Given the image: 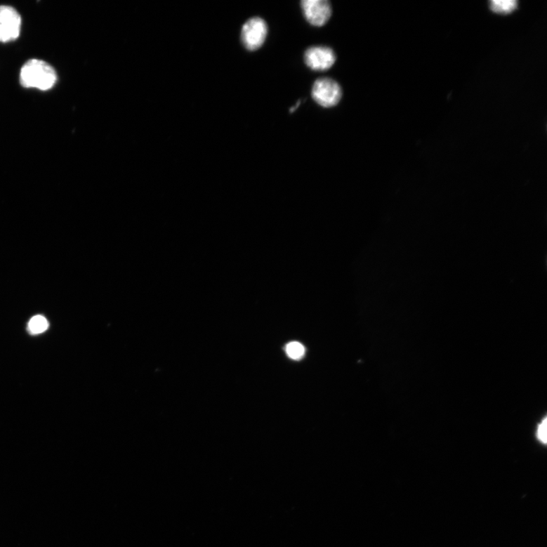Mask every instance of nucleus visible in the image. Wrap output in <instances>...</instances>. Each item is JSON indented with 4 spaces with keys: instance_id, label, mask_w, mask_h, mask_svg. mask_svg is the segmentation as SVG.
Wrapping results in <instances>:
<instances>
[{
    "instance_id": "obj_11",
    "label": "nucleus",
    "mask_w": 547,
    "mask_h": 547,
    "mask_svg": "<svg viewBox=\"0 0 547 547\" xmlns=\"http://www.w3.org/2000/svg\"><path fill=\"white\" fill-rule=\"evenodd\" d=\"M296 104H298V105H296L295 107H291V108L290 109V113H294V111L296 110V108H298V107L301 105V100H299V101L298 102V103H296Z\"/></svg>"
},
{
    "instance_id": "obj_2",
    "label": "nucleus",
    "mask_w": 547,
    "mask_h": 547,
    "mask_svg": "<svg viewBox=\"0 0 547 547\" xmlns=\"http://www.w3.org/2000/svg\"><path fill=\"white\" fill-rule=\"evenodd\" d=\"M312 98L324 108L336 106L342 98V90L338 83L329 78L315 81L312 88Z\"/></svg>"
},
{
    "instance_id": "obj_1",
    "label": "nucleus",
    "mask_w": 547,
    "mask_h": 547,
    "mask_svg": "<svg viewBox=\"0 0 547 547\" xmlns=\"http://www.w3.org/2000/svg\"><path fill=\"white\" fill-rule=\"evenodd\" d=\"M57 81V72L49 63L43 60H30L21 70L20 83L27 88L48 91L55 86Z\"/></svg>"
},
{
    "instance_id": "obj_6",
    "label": "nucleus",
    "mask_w": 547,
    "mask_h": 547,
    "mask_svg": "<svg viewBox=\"0 0 547 547\" xmlns=\"http://www.w3.org/2000/svg\"><path fill=\"white\" fill-rule=\"evenodd\" d=\"M336 61L334 51L324 46H314L304 53V62L313 71H327Z\"/></svg>"
},
{
    "instance_id": "obj_5",
    "label": "nucleus",
    "mask_w": 547,
    "mask_h": 547,
    "mask_svg": "<svg viewBox=\"0 0 547 547\" xmlns=\"http://www.w3.org/2000/svg\"><path fill=\"white\" fill-rule=\"evenodd\" d=\"M301 5L305 20L311 25L322 27L329 21L332 8L328 0H303Z\"/></svg>"
},
{
    "instance_id": "obj_3",
    "label": "nucleus",
    "mask_w": 547,
    "mask_h": 547,
    "mask_svg": "<svg viewBox=\"0 0 547 547\" xmlns=\"http://www.w3.org/2000/svg\"><path fill=\"white\" fill-rule=\"evenodd\" d=\"M268 31V25L263 18L259 17L250 18L243 26L241 40L248 51H257L265 44Z\"/></svg>"
},
{
    "instance_id": "obj_4",
    "label": "nucleus",
    "mask_w": 547,
    "mask_h": 547,
    "mask_svg": "<svg viewBox=\"0 0 547 547\" xmlns=\"http://www.w3.org/2000/svg\"><path fill=\"white\" fill-rule=\"evenodd\" d=\"M22 18L12 6H0V42H9L20 37Z\"/></svg>"
},
{
    "instance_id": "obj_8",
    "label": "nucleus",
    "mask_w": 547,
    "mask_h": 547,
    "mask_svg": "<svg viewBox=\"0 0 547 547\" xmlns=\"http://www.w3.org/2000/svg\"><path fill=\"white\" fill-rule=\"evenodd\" d=\"M286 354L291 359L294 360H300L305 355V348L298 341H292L289 343L285 348Z\"/></svg>"
},
{
    "instance_id": "obj_10",
    "label": "nucleus",
    "mask_w": 547,
    "mask_h": 547,
    "mask_svg": "<svg viewBox=\"0 0 547 547\" xmlns=\"http://www.w3.org/2000/svg\"><path fill=\"white\" fill-rule=\"evenodd\" d=\"M546 421L545 417L536 430V437L543 444L546 443Z\"/></svg>"
},
{
    "instance_id": "obj_7",
    "label": "nucleus",
    "mask_w": 547,
    "mask_h": 547,
    "mask_svg": "<svg viewBox=\"0 0 547 547\" xmlns=\"http://www.w3.org/2000/svg\"><path fill=\"white\" fill-rule=\"evenodd\" d=\"M518 3L515 0H492L490 2V8L492 11L499 13H511L516 8Z\"/></svg>"
},
{
    "instance_id": "obj_9",
    "label": "nucleus",
    "mask_w": 547,
    "mask_h": 547,
    "mask_svg": "<svg viewBox=\"0 0 547 547\" xmlns=\"http://www.w3.org/2000/svg\"><path fill=\"white\" fill-rule=\"evenodd\" d=\"M49 323L45 317L42 316L34 317L29 323V330L33 335L44 332L48 329Z\"/></svg>"
}]
</instances>
